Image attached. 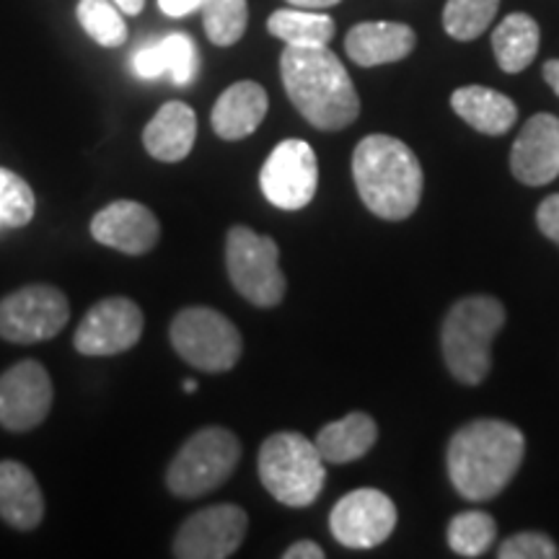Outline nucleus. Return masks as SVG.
I'll return each instance as SVG.
<instances>
[{"label": "nucleus", "mask_w": 559, "mask_h": 559, "mask_svg": "<svg viewBox=\"0 0 559 559\" xmlns=\"http://www.w3.org/2000/svg\"><path fill=\"white\" fill-rule=\"evenodd\" d=\"M280 75L293 107L317 130L337 132L358 120V91L330 47H285Z\"/></svg>", "instance_id": "f257e3e1"}, {"label": "nucleus", "mask_w": 559, "mask_h": 559, "mask_svg": "<svg viewBox=\"0 0 559 559\" xmlns=\"http://www.w3.org/2000/svg\"><path fill=\"white\" fill-rule=\"evenodd\" d=\"M526 438L506 419H474L449 443V477L464 500L498 498L521 469Z\"/></svg>", "instance_id": "f03ea898"}, {"label": "nucleus", "mask_w": 559, "mask_h": 559, "mask_svg": "<svg viewBox=\"0 0 559 559\" xmlns=\"http://www.w3.org/2000/svg\"><path fill=\"white\" fill-rule=\"evenodd\" d=\"M353 177L360 200L383 221H404L423 198V166L407 143L391 135H368L353 153Z\"/></svg>", "instance_id": "7ed1b4c3"}, {"label": "nucleus", "mask_w": 559, "mask_h": 559, "mask_svg": "<svg viewBox=\"0 0 559 559\" xmlns=\"http://www.w3.org/2000/svg\"><path fill=\"white\" fill-rule=\"evenodd\" d=\"M506 324V309L492 296L461 298L445 313L440 330L445 366L466 386H477L492 368V342Z\"/></svg>", "instance_id": "20e7f679"}, {"label": "nucleus", "mask_w": 559, "mask_h": 559, "mask_svg": "<svg viewBox=\"0 0 559 559\" xmlns=\"http://www.w3.org/2000/svg\"><path fill=\"white\" fill-rule=\"evenodd\" d=\"M260 479L277 502L306 508L324 489L326 461L300 432H275L260 449Z\"/></svg>", "instance_id": "39448f33"}, {"label": "nucleus", "mask_w": 559, "mask_h": 559, "mask_svg": "<svg viewBox=\"0 0 559 559\" xmlns=\"http://www.w3.org/2000/svg\"><path fill=\"white\" fill-rule=\"evenodd\" d=\"M241 459V443L226 428H205L181 445L166 472V487L185 500L218 489Z\"/></svg>", "instance_id": "423d86ee"}, {"label": "nucleus", "mask_w": 559, "mask_h": 559, "mask_svg": "<svg viewBox=\"0 0 559 559\" xmlns=\"http://www.w3.org/2000/svg\"><path fill=\"white\" fill-rule=\"evenodd\" d=\"M177 355L192 368L205 373H223L239 362L243 340L241 332L221 311L207 306H190L179 311L169 330Z\"/></svg>", "instance_id": "0eeeda50"}, {"label": "nucleus", "mask_w": 559, "mask_h": 559, "mask_svg": "<svg viewBox=\"0 0 559 559\" xmlns=\"http://www.w3.org/2000/svg\"><path fill=\"white\" fill-rule=\"evenodd\" d=\"M226 267L236 293L260 309H272L285 296L280 249L270 236L254 234L249 226H234L226 236Z\"/></svg>", "instance_id": "6e6552de"}, {"label": "nucleus", "mask_w": 559, "mask_h": 559, "mask_svg": "<svg viewBox=\"0 0 559 559\" xmlns=\"http://www.w3.org/2000/svg\"><path fill=\"white\" fill-rule=\"evenodd\" d=\"M68 319V296L55 285H26L0 300V337L16 345L58 337Z\"/></svg>", "instance_id": "1a4fd4ad"}, {"label": "nucleus", "mask_w": 559, "mask_h": 559, "mask_svg": "<svg viewBox=\"0 0 559 559\" xmlns=\"http://www.w3.org/2000/svg\"><path fill=\"white\" fill-rule=\"evenodd\" d=\"M145 330V319L140 306L132 298L115 296L94 304L81 319L73 334V345L81 355L107 358V355L128 353L140 342Z\"/></svg>", "instance_id": "9d476101"}, {"label": "nucleus", "mask_w": 559, "mask_h": 559, "mask_svg": "<svg viewBox=\"0 0 559 559\" xmlns=\"http://www.w3.org/2000/svg\"><path fill=\"white\" fill-rule=\"evenodd\" d=\"M247 510L223 502L190 515L174 539V557L179 559H226L234 557L247 539Z\"/></svg>", "instance_id": "9b49d317"}, {"label": "nucleus", "mask_w": 559, "mask_h": 559, "mask_svg": "<svg viewBox=\"0 0 559 559\" xmlns=\"http://www.w3.org/2000/svg\"><path fill=\"white\" fill-rule=\"evenodd\" d=\"M260 185L264 198L280 210L306 207L317 194V153L306 140H283L264 160Z\"/></svg>", "instance_id": "f8f14e48"}, {"label": "nucleus", "mask_w": 559, "mask_h": 559, "mask_svg": "<svg viewBox=\"0 0 559 559\" xmlns=\"http://www.w3.org/2000/svg\"><path fill=\"white\" fill-rule=\"evenodd\" d=\"M330 528L342 547L373 549L396 528V506L381 489H355L332 508Z\"/></svg>", "instance_id": "ddd939ff"}, {"label": "nucleus", "mask_w": 559, "mask_h": 559, "mask_svg": "<svg viewBox=\"0 0 559 559\" xmlns=\"http://www.w3.org/2000/svg\"><path fill=\"white\" fill-rule=\"evenodd\" d=\"M52 379L37 360H21L0 376V425L11 432H29L52 409Z\"/></svg>", "instance_id": "4468645a"}, {"label": "nucleus", "mask_w": 559, "mask_h": 559, "mask_svg": "<svg viewBox=\"0 0 559 559\" xmlns=\"http://www.w3.org/2000/svg\"><path fill=\"white\" fill-rule=\"evenodd\" d=\"M91 236L122 254H148L160 239V223L151 207L135 200H117L91 221Z\"/></svg>", "instance_id": "2eb2a0df"}, {"label": "nucleus", "mask_w": 559, "mask_h": 559, "mask_svg": "<svg viewBox=\"0 0 559 559\" xmlns=\"http://www.w3.org/2000/svg\"><path fill=\"white\" fill-rule=\"evenodd\" d=\"M510 169L528 187H544L559 177V117L542 111L523 124L510 151Z\"/></svg>", "instance_id": "dca6fc26"}, {"label": "nucleus", "mask_w": 559, "mask_h": 559, "mask_svg": "<svg viewBox=\"0 0 559 559\" xmlns=\"http://www.w3.org/2000/svg\"><path fill=\"white\" fill-rule=\"evenodd\" d=\"M417 37L412 26L400 21H362L345 37V50L360 68L386 66L404 60L415 50Z\"/></svg>", "instance_id": "f3484780"}, {"label": "nucleus", "mask_w": 559, "mask_h": 559, "mask_svg": "<svg viewBox=\"0 0 559 559\" xmlns=\"http://www.w3.org/2000/svg\"><path fill=\"white\" fill-rule=\"evenodd\" d=\"M194 138H198V115L185 102L164 104L143 130L145 151L164 164H177L190 156Z\"/></svg>", "instance_id": "a211bd4d"}, {"label": "nucleus", "mask_w": 559, "mask_h": 559, "mask_svg": "<svg viewBox=\"0 0 559 559\" xmlns=\"http://www.w3.org/2000/svg\"><path fill=\"white\" fill-rule=\"evenodd\" d=\"M267 91L260 83L239 81L218 96L210 122H213V130L218 138L241 140L260 128L264 115H267Z\"/></svg>", "instance_id": "6ab92c4d"}, {"label": "nucleus", "mask_w": 559, "mask_h": 559, "mask_svg": "<svg viewBox=\"0 0 559 559\" xmlns=\"http://www.w3.org/2000/svg\"><path fill=\"white\" fill-rule=\"evenodd\" d=\"M0 519L16 531L37 528L45 519V495L21 461H0Z\"/></svg>", "instance_id": "aec40b11"}, {"label": "nucleus", "mask_w": 559, "mask_h": 559, "mask_svg": "<svg viewBox=\"0 0 559 559\" xmlns=\"http://www.w3.org/2000/svg\"><path fill=\"white\" fill-rule=\"evenodd\" d=\"M451 107L466 124L485 135H506L519 120V107L500 91L485 86H464L451 94Z\"/></svg>", "instance_id": "412c9836"}, {"label": "nucleus", "mask_w": 559, "mask_h": 559, "mask_svg": "<svg viewBox=\"0 0 559 559\" xmlns=\"http://www.w3.org/2000/svg\"><path fill=\"white\" fill-rule=\"evenodd\" d=\"M379 428L366 412H349L337 423L324 425L317 436V449L326 464H349L358 461L376 445Z\"/></svg>", "instance_id": "4be33fe9"}, {"label": "nucleus", "mask_w": 559, "mask_h": 559, "mask_svg": "<svg viewBox=\"0 0 559 559\" xmlns=\"http://www.w3.org/2000/svg\"><path fill=\"white\" fill-rule=\"evenodd\" d=\"M542 32L528 13H510L492 32V50L506 73H521L539 52Z\"/></svg>", "instance_id": "5701e85b"}, {"label": "nucleus", "mask_w": 559, "mask_h": 559, "mask_svg": "<svg viewBox=\"0 0 559 559\" xmlns=\"http://www.w3.org/2000/svg\"><path fill=\"white\" fill-rule=\"evenodd\" d=\"M334 29L332 16L306 9L275 11L267 21V32L288 47H330Z\"/></svg>", "instance_id": "b1692460"}, {"label": "nucleus", "mask_w": 559, "mask_h": 559, "mask_svg": "<svg viewBox=\"0 0 559 559\" xmlns=\"http://www.w3.org/2000/svg\"><path fill=\"white\" fill-rule=\"evenodd\" d=\"M202 24L213 45L230 47L243 37L249 24L247 0H202Z\"/></svg>", "instance_id": "393cba45"}, {"label": "nucleus", "mask_w": 559, "mask_h": 559, "mask_svg": "<svg viewBox=\"0 0 559 559\" xmlns=\"http://www.w3.org/2000/svg\"><path fill=\"white\" fill-rule=\"evenodd\" d=\"M498 536V523L485 510H466L449 523V547L459 557H481Z\"/></svg>", "instance_id": "a878e982"}, {"label": "nucleus", "mask_w": 559, "mask_h": 559, "mask_svg": "<svg viewBox=\"0 0 559 559\" xmlns=\"http://www.w3.org/2000/svg\"><path fill=\"white\" fill-rule=\"evenodd\" d=\"M498 9L500 0H449L443 9V26L453 39H477L489 29Z\"/></svg>", "instance_id": "bb28decb"}, {"label": "nucleus", "mask_w": 559, "mask_h": 559, "mask_svg": "<svg viewBox=\"0 0 559 559\" xmlns=\"http://www.w3.org/2000/svg\"><path fill=\"white\" fill-rule=\"evenodd\" d=\"M75 16L96 45L115 50L128 41V24H124L120 9L111 5L109 0H81Z\"/></svg>", "instance_id": "cd10ccee"}, {"label": "nucleus", "mask_w": 559, "mask_h": 559, "mask_svg": "<svg viewBox=\"0 0 559 559\" xmlns=\"http://www.w3.org/2000/svg\"><path fill=\"white\" fill-rule=\"evenodd\" d=\"M37 210L32 187L19 174L0 166V223L9 228L29 226Z\"/></svg>", "instance_id": "c85d7f7f"}, {"label": "nucleus", "mask_w": 559, "mask_h": 559, "mask_svg": "<svg viewBox=\"0 0 559 559\" xmlns=\"http://www.w3.org/2000/svg\"><path fill=\"white\" fill-rule=\"evenodd\" d=\"M160 50H164L166 73L177 86H187L198 75V50L194 41L187 34H169V37L158 39Z\"/></svg>", "instance_id": "c756f323"}, {"label": "nucleus", "mask_w": 559, "mask_h": 559, "mask_svg": "<svg viewBox=\"0 0 559 559\" xmlns=\"http://www.w3.org/2000/svg\"><path fill=\"white\" fill-rule=\"evenodd\" d=\"M500 559H555L559 557L557 544L539 531H523L500 544Z\"/></svg>", "instance_id": "7c9ffc66"}, {"label": "nucleus", "mask_w": 559, "mask_h": 559, "mask_svg": "<svg viewBox=\"0 0 559 559\" xmlns=\"http://www.w3.org/2000/svg\"><path fill=\"white\" fill-rule=\"evenodd\" d=\"M132 68H135V75L140 79H158V75L166 73V60H164V50H160L158 41L153 45L140 47L132 58Z\"/></svg>", "instance_id": "2f4dec72"}, {"label": "nucleus", "mask_w": 559, "mask_h": 559, "mask_svg": "<svg viewBox=\"0 0 559 559\" xmlns=\"http://www.w3.org/2000/svg\"><path fill=\"white\" fill-rule=\"evenodd\" d=\"M536 223H539L542 234L559 247V194H551L536 210Z\"/></svg>", "instance_id": "473e14b6"}, {"label": "nucleus", "mask_w": 559, "mask_h": 559, "mask_svg": "<svg viewBox=\"0 0 559 559\" xmlns=\"http://www.w3.org/2000/svg\"><path fill=\"white\" fill-rule=\"evenodd\" d=\"M158 9L171 19L190 16V13L202 9V0H158Z\"/></svg>", "instance_id": "72a5a7b5"}, {"label": "nucleus", "mask_w": 559, "mask_h": 559, "mask_svg": "<svg viewBox=\"0 0 559 559\" xmlns=\"http://www.w3.org/2000/svg\"><path fill=\"white\" fill-rule=\"evenodd\" d=\"M285 559H324V549L317 542H296L285 549Z\"/></svg>", "instance_id": "f704fd0d"}, {"label": "nucleus", "mask_w": 559, "mask_h": 559, "mask_svg": "<svg viewBox=\"0 0 559 559\" xmlns=\"http://www.w3.org/2000/svg\"><path fill=\"white\" fill-rule=\"evenodd\" d=\"M288 3L296 5V9L321 11V9H332V5H337L340 0H288Z\"/></svg>", "instance_id": "c9c22d12"}, {"label": "nucleus", "mask_w": 559, "mask_h": 559, "mask_svg": "<svg viewBox=\"0 0 559 559\" xmlns=\"http://www.w3.org/2000/svg\"><path fill=\"white\" fill-rule=\"evenodd\" d=\"M544 81H547L551 91L559 96V60L544 62Z\"/></svg>", "instance_id": "e433bc0d"}, {"label": "nucleus", "mask_w": 559, "mask_h": 559, "mask_svg": "<svg viewBox=\"0 0 559 559\" xmlns=\"http://www.w3.org/2000/svg\"><path fill=\"white\" fill-rule=\"evenodd\" d=\"M111 3H115L122 13H128V16H138V13L143 11L145 0H111Z\"/></svg>", "instance_id": "4c0bfd02"}, {"label": "nucleus", "mask_w": 559, "mask_h": 559, "mask_svg": "<svg viewBox=\"0 0 559 559\" xmlns=\"http://www.w3.org/2000/svg\"><path fill=\"white\" fill-rule=\"evenodd\" d=\"M185 391H187V394H194V391H198V381H185Z\"/></svg>", "instance_id": "58836bf2"}, {"label": "nucleus", "mask_w": 559, "mask_h": 559, "mask_svg": "<svg viewBox=\"0 0 559 559\" xmlns=\"http://www.w3.org/2000/svg\"><path fill=\"white\" fill-rule=\"evenodd\" d=\"M0 226H3V223H0Z\"/></svg>", "instance_id": "ea45409f"}]
</instances>
